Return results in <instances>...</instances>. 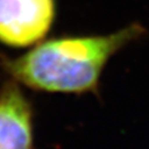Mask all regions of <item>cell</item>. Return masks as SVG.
Returning a JSON list of instances; mask_svg holds the SVG:
<instances>
[{"instance_id":"6da1fadb","label":"cell","mask_w":149,"mask_h":149,"mask_svg":"<svg viewBox=\"0 0 149 149\" xmlns=\"http://www.w3.org/2000/svg\"><path fill=\"white\" fill-rule=\"evenodd\" d=\"M142 32V27L133 25L109 35L54 39L5 66L15 81L36 91L93 92L108 60Z\"/></svg>"},{"instance_id":"7a4b0ae2","label":"cell","mask_w":149,"mask_h":149,"mask_svg":"<svg viewBox=\"0 0 149 149\" xmlns=\"http://www.w3.org/2000/svg\"><path fill=\"white\" fill-rule=\"evenodd\" d=\"M53 19L54 0H0V41L12 47L33 45Z\"/></svg>"},{"instance_id":"3957f363","label":"cell","mask_w":149,"mask_h":149,"mask_svg":"<svg viewBox=\"0 0 149 149\" xmlns=\"http://www.w3.org/2000/svg\"><path fill=\"white\" fill-rule=\"evenodd\" d=\"M0 149H33L31 104L14 84L0 94Z\"/></svg>"}]
</instances>
